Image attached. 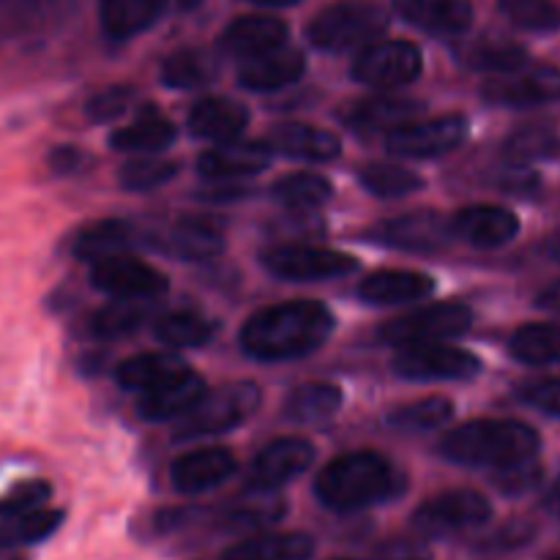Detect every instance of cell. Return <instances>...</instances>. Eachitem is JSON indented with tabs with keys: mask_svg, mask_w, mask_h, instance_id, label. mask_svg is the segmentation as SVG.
Here are the masks:
<instances>
[{
	"mask_svg": "<svg viewBox=\"0 0 560 560\" xmlns=\"http://www.w3.org/2000/svg\"><path fill=\"white\" fill-rule=\"evenodd\" d=\"M331 310L320 301L295 299L255 312L241 328V350L249 359L293 361L315 353L334 334Z\"/></svg>",
	"mask_w": 560,
	"mask_h": 560,
	"instance_id": "1",
	"label": "cell"
},
{
	"mask_svg": "<svg viewBox=\"0 0 560 560\" xmlns=\"http://www.w3.org/2000/svg\"><path fill=\"white\" fill-rule=\"evenodd\" d=\"M408 490V476L377 452H353L331 459L315 479V495L339 514L364 512L397 501Z\"/></svg>",
	"mask_w": 560,
	"mask_h": 560,
	"instance_id": "2",
	"label": "cell"
},
{
	"mask_svg": "<svg viewBox=\"0 0 560 560\" xmlns=\"http://www.w3.org/2000/svg\"><path fill=\"white\" fill-rule=\"evenodd\" d=\"M541 438L534 427L514 419H479L446 432L438 443L443 459L463 468L501 470L536 459Z\"/></svg>",
	"mask_w": 560,
	"mask_h": 560,
	"instance_id": "3",
	"label": "cell"
},
{
	"mask_svg": "<svg viewBox=\"0 0 560 560\" xmlns=\"http://www.w3.org/2000/svg\"><path fill=\"white\" fill-rule=\"evenodd\" d=\"M388 31V14L370 0H339L315 14L306 27L312 47L326 52H348L375 44Z\"/></svg>",
	"mask_w": 560,
	"mask_h": 560,
	"instance_id": "4",
	"label": "cell"
},
{
	"mask_svg": "<svg viewBox=\"0 0 560 560\" xmlns=\"http://www.w3.org/2000/svg\"><path fill=\"white\" fill-rule=\"evenodd\" d=\"M262 402V392L257 383L241 381L219 388L213 394H202L195 408L180 416L173 427V438L178 443L200 441V438L224 435L235 427L246 424L257 413Z\"/></svg>",
	"mask_w": 560,
	"mask_h": 560,
	"instance_id": "5",
	"label": "cell"
},
{
	"mask_svg": "<svg viewBox=\"0 0 560 560\" xmlns=\"http://www.w3.org/2000/svg\"><path fill=\"white\" fill-rule=\"evenodd\" d=\"M492 520V503L476 490H448L421 503L410 517V528L421 539H446V536L476 530Z\"/></svg>",
	"mask_w": 560,
	"mask_h": 560,
	"instance_id": "6",
	"label": "cell"
},
{
	"mask_svg": "<svg viewBox=\"0 0 560 560\" xmlns=\"http://www.w3.org/2000/svg\"><path fill=\"white\" fill-rule=\"evenodd\" d=\"M474 326V312L459 301H443V304L421 306V310L399 315L377 328V339L392 348H408V345L441 342V339L459 337Z\"/></svg>",
	"mask_w": 560,
	"mask_h": 560,
	"instance_id": "7",
	"label": "cell"
},
{
	"mask_svg": "<svg viewBox=\"0 0 560 560\" xmlns=\"http://www.w3.org/2000/svg\"><path fill=\"white\" fill-rule=\"evenodd\" d=\"M262 268L284 282H328L359 268L348 252L312 244H277L260 255Z\"/></svg>",
	"mask_w": 560,
	"mask_h": 560,
	"instance_id": "8",
	"label": "cell"
},
{
	"mask_svg": "<svg viewBox=\"0 0 560 560\" xmlns=\"http://www.w3.org/2000/svg\"><path fill=\"white\" fill-rule=\"evenodd\" d=\"M470 124L465 115L448 113L427 120H408L386 135L388 153L402 159H438L457 151L468 140Z\"/></svg>",
	"mask_w": 560,
	"mask_h": 560,
	"instance_id": "9",
	"label": "cell"
},
{
	"mask_svg": "<svg viewBox=\"0 0 560 560\" xmlns=\"http://www.w3.org/2000/svg\"><path fill=\"white\" fill-rule=\"evenodd\" d=\"M394 372L405 381H474L481 372L479 355L441 342L408 345L394 355Z\"/></svg>",
	"mask_w": 560,
	"mask_h": 560,
	"instance_id": "10",
	"label": "cell"
},
{
	"mask_svg": "<svg viewBox=\"0 0 560 560\" xmlns=\"http://www.w3.org/2000/svg\"><path fill=\"white\" fill-rule=\"evenodd\" d=\"M421 69H424V58H421V49L416 44L375 42L361 49L359 58L353 60L350 74L366 88L392 91V88H402L419 80Z\"/></svg>",
	"mask_w": 560,
	"mask_h": 560,
	"instance_id": "11",
	"label": "cell"
},
{
	"mask_svg": "<svg viewBox=\"0 0 560 560\" xmlns=\"http://www.w3.org/2000/svg\"><path fill=\"white\" fill-rule=\"evenodd\" d=\"M481 98L492 107L528 109L560 102V69L523 66L509 74H495L481 85Z\"/></svg>",
	"mask_w": 560,
	"mask_h": 560,
	"instance_id": "12",
	"label": "cell"
},
{
	"mask_svg": "<svg viewBox=\"0 0 560 560\" xmlns=\"http://www.w3.org/2000/svg\"><path fill=\"white\" fill-rule=\"evenodd\" d=\"M91 284L109 299L129 301H151L170 290V279L159 268L131 255H115L93 262Z\"/></svg>",
	"mask_w": 560,
	"mask_h": 560,
	"instance_id": "13",
	"label": "cell"
},
{
	"mask_svg": "<svg viewBox=\"0 0 560 560\" xmlns=\"http://www.w3.org/2000/svg\"><path fill=\"white\" fill-rule=\"evenodd\" d=\"M315 463V446L304 438H279L257 452L246 474V490L279 492L284 485L299 479Z\"/></svg>",
	"mask_w": 560,
	"mask_h": 560,
	"instance_id": "14",
	"label": "cell"
},
{
	"mask_svg": "<svg viewBox=\"0 0 560 560\" xmlns=\"http://www.w3.org/2000/svg\"><path fill=\"white\" fill-rule=\"evenodd\" d=\"M366 238L372 244L388 246L399 252H438L454 238L448 219L435 211L405 213V217L383 219L375 228H370Z\"/></svg>",
	"mask_w": 560,
	"mask_h": 560,
	"instance_id": "15",
	"label": "cell"
},
{
	"mask_svg": "<svg viewBox=\"0 0 560 560\" xmlns=\"http://www.w3.org/2000/svg\"><path fill=\"white\" fill-rule=\"evenodd\" d=\"M235 468H238V463H235V454L230 448L202 446L189 454H180L170 465V481H173L175 492L195 498L222 487L235 474Z\"/></svg>",
	"mask_w": 560,
	"mask_h": 560,
	"instance_id": "16",
	"label": "cell"
},
{
	"mask_svg": "<svg viewBox=\"0 0 560 560\" xmlns=\"http://www.w3.org/2000/svg\"><path fill=\"white\" fill-rule=\"evenodd\" d=\"M271 159L273 153L266 142L238 137V140L217 142L206 153H200L197 170L206 180H241L266 173Z\"/></svg>",
	"mask_w": 560,
	"mask_h": 560,
	"instance_id": "17",
	"label": "cell"
},
{
	"mask_svg": "<svg viewBox=\"0 0 560 560\" xmlns=\"http://www.w3.org/2000/svg\"><path fill=\"white\" fill-rule=\"evenodd\" d=\"M454 238L476 249H498L517 238L520 219L501 206H468L448 219Z\"/></svg>",
	"mask_w": 560,
	"mask_h": 560,
	"instance_id": "18",
	"label": "cell"
},
{
	"mask_svg": "<svg viewBox=\"0 0 560 560\" xmlns=\"http://www.w3.org/2000/svg\"><path fill=\"white\" fill-rule=\"evenodd\" d=\"M148 241L175 260H213L224 252V235L200 219H178L167 228L148 233Z\"/></svg>",
	"mask_w": 560,
	"mask_h": 560,
	"instance_id": "19",
	"label": "cell"
},
{
	"mask_svg": "<svg viewBox=\"0 0 560 560\" xmlns=\"http://www.w3.org/2000/svg\"><path fill=\"white\" fill-rule=\"evenodd\" d=\"M202 394H206V381L197 372L184 370L180 375L142 392L140 402H137V413H140L142 421H151V424L178 421L180 416L195 408Z\"/></svg>",
	"mask_w": 560,
	"mask_h": 560,
	"instance_id": "20",
	"label": "cell"
},
{
	"mask_svg": "<svg viewBox=\"0 0 560 560\" xmlns=\"http://www.w3.org/2000/svg\"><path fill=\"white\" fill-rule=\"evenodd\" d=\"M304 71V52L282 44V47L268 49V52L255 55V58H246L238 69V82L241 88L252 93H273L299 82Z\"/></svg>",
	"mask_w": 560,
	"mask_h": 560,
	"instance_id": "21",
	"label": "cell"
},
{
	"mask_svg": "<svg viewBox=\"0 0 560 560\" xmlns=\"http://www.w3.org/2000/svg\"><path fill=\"white\" fill-rule=\"evenodd\" d=\"M424 113V104L419 98L405 96H366L350 104L339 113L342 124L359 135H377V131H392L397 126L416 120Z\"/></svg>",
	"mask_w": 560,
	"mask_h": 560,
	"instance_id": "22",
	"label": "cell"
},
{
	"mask_svg": "<svg viewBox=\"0 0 560 560\" xmlns=\"http://www.w3.org/2000/svg\"><path fill=\"white\" fill-rule=\"evenodd\" d=\"M394 9L408 25L432 36H463L474 25L470 0H394Z\"/></svg>",
	"mask_w": 560,
	"mask_h": 560,
	"instance_id": "23",
	"label": "cell"
},
{
	"mask_svg": "<svg viewBox=\"0 0 560 560\" xmlns=\"http://www.w3.org/2000/svg\"><path fill=\"white\" fill-rule=\"evenodd\" d=\"M191 135L197 140L206 142H228L238 140L241 135L249 126V109L241 102L228 96H208L200 98L195 107L189 109V118H186Z\"/></svg>",
	"mask_w": 560,
	"mask_h": 560,
	"instance_id": "24",
	"label": "cell"
},
{
	"mask_svg": "<svg viewBox=\"0 0 560 560\" xmlns=\"http://www.w3.org/2000/svg\"><path fill=\"white\" fill-rule=\"evenodd\" d=\"M266 145L271 148V153H279V156L310 164L334 162L342 153V142H339L337 135L310 124L279 126V129H273L266 137Z\"/></svg>",
	"mask_w": 560,
	"mask_h": 560,
	"instance_id": "25",
	"label": "cell"
},
{
	"mask_svg": "<svg viewBox=\"0 0 560 560\" xmlns=\"http://www.w3.org/2000/svg\"><path fill=\"white\" fill-rule=\"evenodd\" d=\"M435 277L424 271H405V268H392V271H375L359 284V299L372 306H397L421 301L435 293Z\"/></svg>",
	"mask_w": 560,
	"mask_h": 560,
	"instance_id": "26",
	"label": "cell"
},
{
	"mask_svg": "<svg viewBox=\"0 0 560 560\" xmlns=\"http://www.w3.org/2000/svg\"><path fill=\"white\" fill-rule=\"evenodd\" d=\"M288 25L277 16H262V14H249L238 16V20L230 22L222 33V49L235 58H255V55L268 52V49H277L282 44H288Z\"/></svg>",
	"mask_w": 560,
	"mask_h": 560,
	"instance_id": "27",
	"label": "cell"
},
{
	"mask_svg": "<svg viewBox=\"0 0 560 560\" xmlns=\"http://www.w3.org/2000/svg\"><path fill=\"white\" fill-rule=\"evenodd\" d=\"M315 539L304 530H266L228 547L219 560H310Z\"/></svg>",
	"mask_w": 560,
	"mask_h": 560,
	"instance_id": "28",
	"label": "cell"
},
{
	"mask_svg": "<svg viewBox=\"0 0 560 560\" xmlns=\"http://www.w3.org/2000/svg\"><path fill=\"white\" fill-rule=\"evenodd\" d=\"M140 230L126 219H102L93 222L77 235L74 241V257L82 262H98L115 255H129L137 244H140Z\"/></svg>",
	"mask_w": 560,
	"mask_h": 560,
	"instance_id": "29",
	"label": "cell"
},
{
	"mask_svg": "<svg viewBox=\"0 0 560 560\" xmlns=\"http://www.w3.org/2000/svg\"><path fill=\"white\" fill-rule=\"evenodd\" d=\"M167 0H102L98 3V22L102 31L115 42H126L159 22Z\"/></svg>",
	"mask_w": 560,
	"mask_h": 560,
	"instance_id": "30",
	"label": "cell"
},
{
	"mask_svg": "<svg viewBox=\"0 0 560 560\" xmlns=\"http://www.w3.org/2000/svg\"><path fill=\"white\" fill-rule=\"evenodd\" d=\"M178 137V126L164 118L156 107H145L140 118L109 135V148L118 153H156Z\"/></svg>",
	"mask_w": 560,
	"mask_h": 560,
	"instance_id": "31",
	"label": "cell"
},
{
	"mask_svg": "<svg viewBox=\"0 0 560 560\" xmlns=\"http://www.w3.org/2000/svg\"><path fill=\"white\" fill-rule=\"evenodd\" d=\"M288 514V503L277 495V492H262V490H246L244 498L230 503L222 509L219 523L224 530L233 534H246V530H266L277 525L279 520Z\"/></svg>",
	"mask_w": 560,
	"mask_h": 560,
	"instance_id": "32",
	"label": "cell"
},
{
	"mask_svg": "<svg viewBox=\"0 0 560 560\" xmlns=\"http://www.w3.org/2000/svg\"><path fill=\"white\" fill-rule=\"evenodd\" d=\"M186 370L184 361L173 353H140L126 359L124 364L115 370V381L126 392H148V388L159 386V383L170 381V377L180 375Z\"/></svg>",
	"mask_w": 560,
	"mask_h": 560,
	"instance_id": "33",
	"label": "cell"
},
{
	"mask_svg": "<svg viewBox=\"0 0 560 560\" xmlns=\"http://www.w3.org/2000/svg\"><path fill=\"white\" fill-rule=\"evenodd\" d=\"M342 408V392L334 383H304L293 388L284 402V419L293 424H317Z\"/></svg>",
	"mask_w": 560,
	"mask_h": 560,
	"instance_id": "34",
	"label": "cell"
},
{
	"mask_svg": "<svg viewBox=\"0 0 560 560\" xmlns=\"http://www.w3.org/2000/svg\"><path fill=\"white\" fill-rule=\"evenodd\" d=\"M509 353L528 366L560 364V323H528L509 339Z\"/></svg>",
	"mask_w": 560,
	"mask_h": 560,
	"instance_id": "35",
	"label": "cell"
},
{
	"mask_svg": "<svg viewBox=\"0 0 560 560\" xmlns=\"http://www.w3.org/2000/svg\"><path fill=\"white\" fill-rule=\"evenodd\" d=\"M219 74L217 55L206 49H180L164 58L162 82L175 91H195V88L208 85Z\"/></svg>",
	"mask_w": 560,
	"mask_h": 560,
	"instance_id": "36",
	"label": "cell"
},
{
	"mask_svg": "<svg viewBox=\"0 0 560 560\" xmlns=\"http://www.w3.org/2000/svg\"><path fill=\"white\" fill-rule=\"evenodd\" d=\"M271 197L288 211H315L334 197V184L317 173H293L271 186Z\"/></svg>",
	"mask_w": 560,
	"mask_h": 560,
	"instance_id": "37",
	"label": "cell"
},
{
	"mask_svg": "<svg viewBox=\"0 0 560 560\" xmlns=\"http://www.w3.org/2000/svg\"><path fill=\"white\" fill-rule=\"evenodd\" d=\"M359 180L370 195L381 200H399L424 189V178L394 162H370L359 170Z\"/></svg>",
	"mask_w": 560,
	"mask_h": 560,
	"instance_id": "38",
	"label": "cell"
},
{
	"mask_svg": "<svg viewBox=\"0 0 560 560\" xmlns=\"http://www.w3.org/2000/svg\"><path fill=\"white\" fill-rule=\"evenodd\" d=\"M217 320L200 312H170L153 323L156 339L170 348H202L217 334Z\"/></svg>",
	"mask_w": 560,
	"mask_h": 560,
	"instance_id": "39",
	"label": "cell"
},
{
	"mask_svg": "<svg viewBox=\"0 0 560 560\" xmlns=\"http://www.w3.org/2000/svg\"><path fill=\"white\" fill-rule=\"evenodd\" d=\"M63 525V512L58 509H33V512L16 514V517L0 520V545L31 547L49 539Z\"/></svg>",
	"mask_w": 560,
	"mask_h": 560,
	"instance_id": "40",
	"label": "cell"
},
{
	"mask_svg": "<svg viewBox=\"0 0 560 560\" xmlns=\"http://www.w3.org/2000/svg\"><path fill=\"white\" fill-rule=\"evenodd\" d=\"M148 301H129V299H115L113 304L102 306L96 315L91 317V334L102 342H113V339L129 337L135 334L142 323L148 320Z\"/></svg>",
	"mask_w": 560,
	"mask_h": 560,
	"instance_id": "41",
	"label": "cell"
},
{
	"mask_svg": "<svg viewBox=\"0 0 560 560\" xmlns=\"http://www.w3.org/2000/svg\"><path fill=\"white\" fill-rule=\"evenodd\" d=\"M454 419V405L446 397H424L402 405L388 416V427L397 432H432Z\"/></svg>",
	"mask_w": 560,
	"mask_h": 560,
	"instance_id": "42",
	"label": "cell"
},
{
	"mask_svg": "<svg viewBox=\"0 0 560 560\" xmlns=\"http://www.w3.org/2000/svg\"><path fill=\"white\" fill-rule=\"evenodd\" d=\"M470 69L487 71V74H509L523 66H528V49L520 44L506 42V38H485V42L474 44L465 55Z\"/></svg>",
	"mask_w": 560,
	"mask_h": 560,
	"instance_id": "43",
	"label": "cell"
},
{
	"mask_svg": "<svg viewBox=\"0 0 560 560\" xmlns=\"http://www.w3.org/2000/svg\"><path fill=\"white\" fill-rule=\"evenodd\" d=\"M501 14L520 31H560V0H501Z\"/></svg>",
	"mask_w": 560,
	"mask_h": 560,
	"instance_id": "44",
	"label": "cell"
},
{
	"mask_svg": "<svg viewBox=\"0 0 560 560\" xmlns=\"http://www.w3.org/2000/svg\"><path fill=\"white\" fill-rule=\"evenodd\" d=\"M558 148V135L552 126L547 124H528L520 126L517 131H512L503 145V153H506L509 162H534V159H545L550 153H556Z\"/></svg>",
	"mask_w": 560,
	"mask_h": 560,
	"instance_id": "45",
	"label": "cell"
},
{
	"mask_svg": "<svg viewBox=\"0 0 560 560\" xmlns=\"http://www.w3.org/2000/svg\"><path fill=\"white\" fill-rule=\"evenodd\" d=\"M178 175V162H170V159H153V156H140L126 162L118 170V184L126 191H151L164 186L167 180H173Z\"/></svg>",
	"mask_w": 560,
	"mask_h": 560,
	"instance_id": "46",
	"label": "cell"
},
{
	"mask_svg": "<svg viewBox=\"0 0 560 560\" xmlns=\"http://www.w3.org/2000/svg\"><path fill=\"white\" fill-rule=\"evenodd\" d=\"M52 498V487L42 479H31L22 481L20 487L9 492V495L0 501V520L16 517V514L33 512V509L47 506V501Z\"/></svg>",
	"mask_w": 560,
	"mask_h": 560,
	"instance_id": "47",
	"label": "cell"
},
{
	"mask_svg": "<svg viewBox=\"0 0 560 560\" xmlns=\"http://www.w3.org/2000/svg\"><path fill=\"white\" fill-rule=\"evenodd\" d=\"M135 98H137V91L131 85L104 88L102 93H96V96L88 102L85 113L88 118L96 120V124H107V120L120 118V115L135 104Z\"/></svg>",
	"mask_w": 560,
	"mask_h": 560,
	"instance_id": "48",
	"label": "cell"
},
{
	"mask_svg": "<svg viewBox=\"0 0 560 560\" xmlns=\"http://www.w3.org/2000/svg\"><path fill=\"white\" fill-rule=\"evenodd\" d=\"M534 536H536L534 525L525 523V520H512V523L501 525L498 530L487 534L476 547H479L481 552H512V550H520V547L530 545Z\"/></svg>",
	"mask_w": 560,
	"mask_h": 560,
	"instance_id": "49",
	"label": "cell"
},
{
	"mask_svg": "<svg viewBox=\"0 0 560 560\" xmlns=\"http://www.w3.org/2000/svg\"><path fill=\"white\" fill-rule=\"evenodd\" d=\"M492 481H495V487L503 495H525V492H530L541 481V468L536 459H525V463L495 470V479Z\"/></svg>",
	"mask_w": 560,
	"mask_h": 560,
	"instance_id": "50",
	"label": "cell"
},
{
	"mask_svg": "<svg viewBox=\"0 0 560 560\" xmlns=\"http://www.w3.org/2000/svg\"><path fill=\"white\" fill-rule=\"evenodd\" d=\"M517 394L525 405H530V408L560 419V377H539V381H528L517 388Z\"/></svg>",
	"mask_w": 560,
	"mask_h": 560,
	"instance_id": "51",
	"label": "cell"
},
{
	"mask_svg": "<svg viewBox=\"0 0 560 560\" xmlns=\"http://www.w3.org/2000/svg\"><path fill=\"white\" fill-rule=\"evenodd\" d=\"M375 560H435V556L421 536H397L377 547Z\"/></svg>",
	"mask_w": 560,
	"mask_h": 560,
	"instance_id": "52",
	"label": "cell"
},
{
	"mask_svg": "<svg viewBox=\"0 0 560 560\" xmlns=\"http://www.w3.org/2000/svg\"><path fill=\"white\" fill-rule=\"evenodd\" d=\"M252 195V186L238 184V180H211L208 189L197 191L202 202H235Z\"/></svg>",
	"mask_w": 560,
	"mask_h": 560,
	"instance_id": "53",
	"label": "cell"
},
{
	"mask_svg": "<svg viewBox=\"0 0 560 560\" xmlns=\"http://www.w3.org/2000/svg\"><path fill=\"white\" fill-rule=\"evenodd\" d=\"M498 184H501L506 191H512V195H525V191H534L536 186H539V178H536V173H530L525 164L512 162L506 170H503Z\"/></svg>",
	"mask_w": 560,
	"mask_h": 560,
	"instance_id": "54",
	"label": "cell"
},
{
	"mask_svg": "<svg viewBox=\"0 0 560 560\" xmlns=\"http://www.w3.org/2000/svg\"><path fill=\"white\" fill-rule=\"evenodd\" d=\"M49 164L60 175L82 173V167H85V153L77 151L74 145H58L52 151V156H49Z\"/></svg>",
	"mask_w": 560,
	"mask_h": 560,
	"instance_id": "55",
	"label": "cell"
},
{
	"mask_svg": "<svg viewBox=\"0 0 560 560\" xmlns=\"http://www.w3.org/2000/svg\"><path fill=\"white\" fill-rule=\"evenodd\" d=\"M536 304H539L541 310L560 312V279H558V282L547 284V288L541 290V293H539V299H536Z\"/></svg>",
	"mask_w": 560,
	"mask_h": 560,
	"instance_id": "56",
	"label": "cell"
},
{
	"mask_svg": "<svg viewBox=\"0 0 560 560\" xmlns=\"http://www.w3.org/2000/svg\"><path fill=\"white\" fill-rule=\"evenodd\" d=\"M545 509H547V512L552 514V517H558V520H560V476H558L556 485L550 487V492H547V498H545Z\"/></svg>",
	"mask_w": 560,
	"mask_h": 560,
	"instance_id": "57",
	"label": "cell"
},
{
	"mask_svg": "<svg viewBox=\"0 0 560 560\" xmlns=\"http://www.w3.org/2000/svg\"><path fill=\"white\" fill-rule=\"evenodd\" d=\"M0 560H27L25 552L20 547H9V545H0Z\"/></svg>",
	"mask_w": 560,
	"mask_h": 560,
	"instance_id": "58",
	"label": "cell"
},
{
	"mask_svg": "<svg viewBox=\"0 0 560 560\" xmlns=\"http://www.w3.org/2000/svg\"><path fill=\"white\" fill-rule=\"evenodd\" d=\"M255 5H266V9H288V5L301 3V0H249Z\"/></svg>",
	"mask_w": 560,
	"mask_h": 560,
	"instance_id": "59",
	"label": "cell"
},
{
	"mask_svg": "<svg viewBox=\"0 0 560 560\" xmlns=\"http://www.w3.org/2000/svg\"><path fill=\"white\" fill-rule=\"evenodd\" d=\"M550 257L556 262H560V233H556L552 235V241H550Z\"/></svg>",
	"mask_w": 560,
	"mask_h": 560,
	"instance_id": "60",
	"label": "cell"
},
{
	"mask_svg": "<svg viewBox=\"0 0 560 560\" xmlns=\"http://www.w3.org/2000/svg\"><path fill=\"white\" fill-rule=\"evenodd\" d=\"M178 3V9H195V5H200L202 0H175Z\"/></svg>",
	"mask_w": 560,
	"mask_h": 560,
	"instance_id": "61",
	"label": "cell"
},
{
	"mask_svg": "<svg viewBox=\"0 0 560 560\" xmlns=\"http://www.w3.org/2000/svg\"><path fill=\"white\" fill-rule=\"evenodd\" d=\"M334 560H355V558H334Z\"/></svg>",
	"mask_w": 560,
	"mask_h": 560,
	"instance_id": "62",
	"label": "cell"
},
{
	"mask_svg": "<svg viewBox=\"0 0 560 560\" xmlns=\"http://www.w3.org/2000/svg\"><path fill=\"white\" fill-rule=\"evenodd\" d=\"M552 560H560V556H556V558H552Z\"/></svg>",
	"mask_w": 560,
	"mask_h": 560,
	"instance_id": "63",
	"label": "cell"
}]
</instances>
